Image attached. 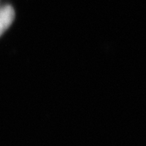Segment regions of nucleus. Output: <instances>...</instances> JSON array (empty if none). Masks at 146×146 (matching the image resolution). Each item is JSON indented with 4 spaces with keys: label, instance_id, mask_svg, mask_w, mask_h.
I'll use <instances>...</instances> for the list:
<instances>
[{
    "label": "nucleus",
    "instance_id": "obj_1",
    "mask_svg": "<svg viewBox=\"0 0 146 146\" xmlns=\"http://www.w3.org/2000/svg\"><path fill=\"white\" fill-rule=\"evenodd\" d=\"M15 19V10L11 5L0 7V36L11 26Z\"/></svg>",
    "mask_w": 146,
    "mask_h": 146
}]
</instances>
